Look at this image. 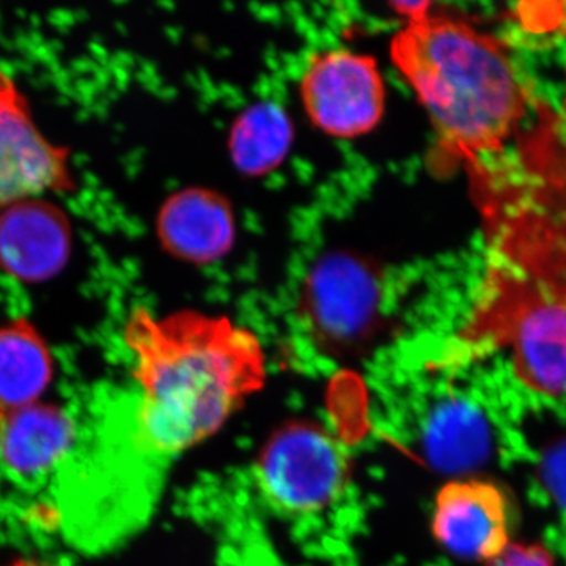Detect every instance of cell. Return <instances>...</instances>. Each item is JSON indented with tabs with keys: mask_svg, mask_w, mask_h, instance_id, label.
Listing matches in <instances>:
<instances>
[{
	"mask_svg": "<svg viewBox=\"0 0 566 566\" xmlns=\"http://www.w3.org/2000/svg\"><path fill=\"white\" fill-rule=\"evenodd\" d=\"M485 566H556L553 554L539 543H510Z\"/></svg>",
	"mask_w": 566,
	"mask_h": 566,
	"instance_id": "9a60e30c",
	"label": "cell"
},
{
	"mask_svg": "<svg viewBox=\"0 0 566 566\" xmlns=\"http://www.w3.org/2000/svg\"><path fill=\"white\" fill-rule=\"evenodd\" d=\"M395 69L430 117L444 164L468 169L506 150L532 103L504 41L428 11L390 43Z\"/></svg>",
	"mask_w": 566,
	"mask_h": 566,
	"instance_id": "3957f363",
	"label": "cell"
},
{
	"mask_svg": "<svg viewBox=\"0 0 566 566\" xmlns=\"http://www.w3.org/2000/svg\"><path fill=\"white\" fill-rule=\"evenodd\" d=\"M158 233L164 248L185 262H218L233 245V211L218 192L185 189L163 205Z\"/></svg>",
	"mask_w": 566,
	"mask_h": 566,
	"instance_id": "8fae6325",
	"label": "cell"
},
{
	"mask_svg": "<svg viewBox=\"0 0 566 566\" xmlns=\"http://www.w3.org/2000/svg\"><path fill=\"white\" fill-rule=\"evenodd\" d=\"M485 230V270L446 353L463 365L497 352L545 397L566 395V115L545 114L515 151L469 166Z\"/></svg>",
	"mask_w": 566,
	"mask_h": 566,
	"instance_id": "6da1fadb",
	"label": "cell"
},
{
	"mask_svg": "<svg viewBox=\"0 0 566 566\" xmlns=\"http://www.w3.org/2000/svg\"><path fill=\"white\" fill-rule=\"evenodd\" d=\"M80 433L81 409L41 401L0 408V482L44 501Z\"/></svg>",
	"mask_w": 566,
	"mask_h": 566,
	"instance_id": "8992f818",
	"label": "cell"
},
{
	"mask_svg": "<svg viewBox=\"0 0 566 566\" xmlns=\"http://www.w3.org/2000/svg\"><path fill=\"white\" fill-rule=\"evenodd\" d=\"M378 307L374 275L352 256H326L305 283V322L331 348H348L363 340L374 327Z\"/></svg>",
	"mask_w": 566,
	"mask_h": 566,
	"instance_id": "9c48e42d",
	"label": "cell"
},
{
	"mask_svg": "<svg viewBox=\"0 0 566 566\" xmlns=\"http://www.w3.org/2000/svg\"><path fill=\"white\" fill-rule=\"evenodd\" d=\"M132 385L102 390L125 444L153 474L218 433L266 379L259 337L227 316L137 307L123 326Z\"/></svg>",
	"mask_w": 566,
	"mask_h": 566,
	"instance_id": "7a4b0ae2",
	"label": "cell"
},
{
	"mask_svg": "<svg viewBox=\"0 0 566 566\" xmlns=\"http://www.w3.org/2000/svg\"><path fill=\"white\" fill-rule=\"evenodd\" d=\"M10 566H48V565H41V564H39V562L22 560V562H17V564H11Z\"/></svg>",
	"mask_w": 566,
	"mask_h": 566,
	"instance_id": "ac0fdd59",
	"label": "cell"
},
{
	"mask_svg": "<svg viewBox=\"0 0 566 566\" xmlns=\"http://www.w3.org/2000/svg\"><path fill=\"white\" fill-rule=\"evenodd\" d=\"M349 476L344 444L314 422H292L275 431L253 465V483L268 509L294 520L333 505Z\"/></svg>",
	"mask_w": 566,
	"mask_h": 566,
	"instance_id": "277c9868",
	"label": "cell"
},
{
	"mask_svg": "<svg viewBox=\"0 0 566 566\" xmlns=\"http://www.w3.org/2000/svg\"><path fill=\"white\" fill-rule=\"evenodd\" d=\"M513 506L493 480L457 479L436 495L434 538L453 556L490 562L512 543Z\"/></svg>",
	"mask_w": 566,
	"mask_h": 566,
	"instance_id": "ba28073f",
	"label": "cell"
},
{
	"mask_svg": "<svg viewBox=\"0 0 566 566\" xmlns=\"http://www.w3.org/2000/svg\"><path fill=\"white\" fill-rule=\"evenodd\" d=\"M543 476L557 501L566 505V442L547 455L543 464Z\"/></svg>",
	"mask_w": 566,
	"mask_h": 566,
	"instance_id": "2e32d148",
	"label": "cell"
},
{
	"mask_svg": "<svg viewBox=\"0 0 566 566\" xmlns=\"http://www.w3.org/2000/svg\"><path fill=\"white\" fill-rule=\"evenodd\" d=\"M301 102L314 126L335 139L374 132L386 111V85L370 55L346 48L315 52L305 63Z\"/></svg>",
	"mask_w": 566,
	"mask_h": 566,
	"instance_id": "5b68a950",
	"label": "cell"
},
{
	"mask_svg": "<svg viewBox=\"0 0 566 566\" xmlns=\"http://www.w3.org/2000/svg\"><path fill=\"white\" fill-rule=\"evenodd\" d=\"M293 126L274 103H256L238 115L230 132L229 150L234 166L245 175L270 174L289 155Z\"/></svg>",
	"mask_w": 566,
	"mask_h": 566,
	"instance_id": "4fadbf2b",
	"label": "cell"
},
{
	"mask_svg": "<svg viewBox=\"0 0 566 566\" xmlns=\"http://www.w3.org/2000/svg\"><path fill=\"white\" fill-rule=\"evenodd\" d=\"M395 13L403 17L406 22L419 20L428 11L433 10V6L430 2H397L392 3Z\"/></svg>",
	"mask_w": 566,
	"mask_h": 566,
	"instance_id": "e0dca14e",
	"label": "cell"
},
{
	"mask_svg": "<svg viewBox=\"0 0 566 566\" xmlns=\"http://www.w3.org/2000/svg\"><path fill=\"white\" fill-rule=\"evenodd\" d=\"M71 240L57 205L46 197L20 200L0 211V270L21 282L48 281L69 262Z\"/></svg>",
	"mask_w": 566,
	"mask_h": 566,
	"instance_id": "30bf717a",
	"label": "cell"
},
{
	"mask_svg": "<svg viewBox=\"0 0 566 566\" xmlns=\"http://www.w3.org/2000/svg\"><path fill=\"white\" fill-rule=\"evenodd\" d=\"M51 354L25 319L0 326V408L39 401L51 379Z\"/></svg>",
	"mask_w": 566,
	"mask_h": 566,
	"instance_id": "7c38bea8",
	"label": "cell"
},
{
	"mask_svg": "<svg viewBox=\"0 0 566 566\" xmlns=\"http://www.w3.org/2000/svg\"><path fill=\"white\" fill-rule=\"evenodd\" d=\"M486 424L471 406L449 401L431 415L424 430V453L442 471L461 472L486 457Z\"/></svg>",
	"mask_w": 566,
	"mask_h": 566,
	"instance_id": "5bb4252c",
	"label": "cell"
},
{
	"mask_svg": "<svg viewBox=\"0 0 566 566\" xmlns=\"http://www.w3.org/2000/svg\"><path fill=\"white\" fill-rule=\"evenodd\" d=\"M71 188L69 155L40 133L28 99L0 69V211L20 200Z\"/></svg>",
	"mask_w": 566,
	"mask_h": 566,
	"instance_id": "52a82bcc",
	"label": "cell"
}]
</instances>
